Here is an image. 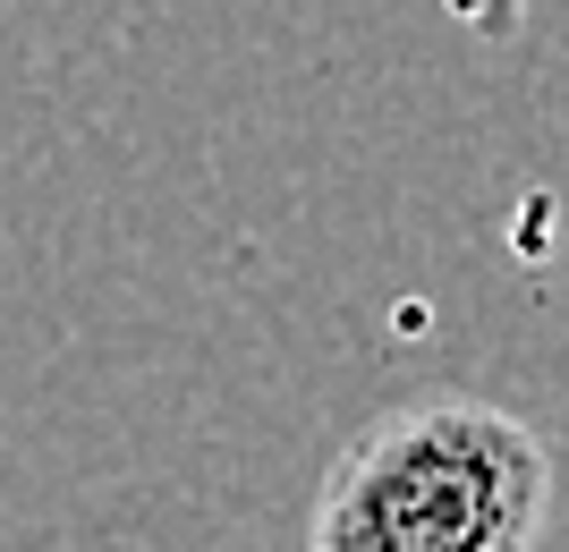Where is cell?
Wrapping results in <instances>:
<instances>
[{
	"instance_id": "7a4b0ae2",
	"label": "cell",
	"mask_w": 569,
	"mask_h": 552,
	"mask_svg": "<svg viewBox=\"0 0 569 552\" xmlns=\"http://www.w3.org/2000/svg\"><path fill=\"white\" fill-rule=\"evenodd\" d=\"M442 9H451L468 34H510V26L527 18V0H442Z\"/></svg>"
},
{
	"instance_id": "6da1fadb",
	"label": "cell",
	"mask_w": 569,
	"mask_h": 552,
	"mask_svg": "<svg viewBox=\"0 0 569 552\" xmlns=\"http://www.w3.org/2000/svg\"><path fill=\"white\" fill-rule=\"evenodd\" d=\"M552 459L527 416L426 391L366 416L315 493L307 552H536Z\"/></svg>"
}]
</instances>
